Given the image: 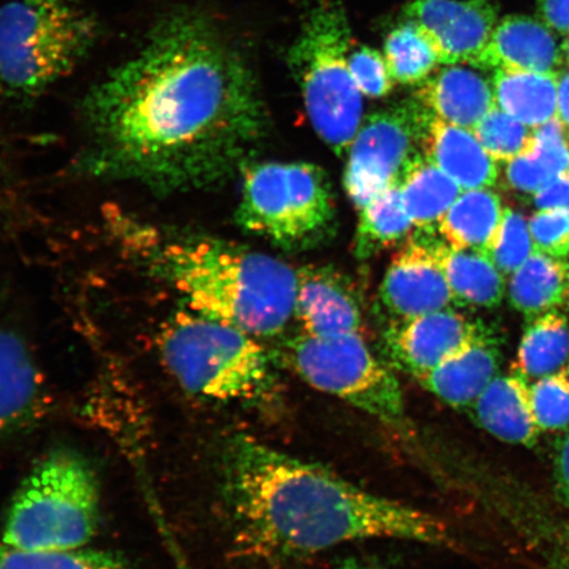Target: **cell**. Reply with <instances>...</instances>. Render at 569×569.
I'll return each instance as SVG.
<instances>
[{"label":"cell","instance_id":"cell-1","mask_svg":"<svg viewBox=\"0 0 569 569\" xmlns=\"http://www.w3.org/2000/svg\"><path fill=\"white\" fill-rule=\"evenodd\" d=\"M88 169L159 191L223 180L266 130L243 57L203 12L167 13L84 97Z\"/></svg>","mask_w":569,"mask_h":569},{"label":"cell","instance_id":"cell-2","mask_svg":"<svg viewBox=\"0 0 569 569\" xmlns=\"http://www.w3.org/2000/svg\"><path fill=\"white\" fill-rule=\"evenodd\" d=\"M222 498L234 547L243 557L283 563L368 539L448 542L440 519L356 487L238 433L222 455Z\"/></svg>","mask_w":569,"mask_h":569},{"label":"cell","instance_id":"cell-3","mask_svg":"<svg viewBox=\"0 0 569 569\" xmlns=\"http://www.w3.org/2000/svg\"><path fill=\"white\" fill-rule=\"evenodd\" d=\"M106 222L127 258L176 291L190 311L256 339L280 336L295 318L297 270L287 262L120 210L107 211Z\"/></svg>","mask_w":569,"mask_h":569},{"label":"cell","instance_id":"cell-4","mask_svg":"<svg viewBox=\"0 0 569 569\" xmlns=\"http://www.w3.org/2000/svg\"><path fill=\"white\" fill-rule=\"evenodd\" d=\"M169 372L190 395L219 402L256 403L276 390L273 360L259 339L184 309L160 341Z\"/></svg>","mask_w":569,"mask_h":569},{"label":"cell","instance_id":"cell-5","mask_svg":"<svg viewBox=\"0 0 569 569\" xmlns=\"http://www.w3.org/2000/svg\"><path fill=\"white\" fill-rule=\"evenodd\" d=\"M101 34L76 0H9L0 6V84L33 97L73 71Z\"/></svg>","mask_w":569,"mask_h":569},{"label":"cell","instance_id":"cell-6","mask_svg":"<svg viewBox=\"0 0 569 569\" xmlns=\"http://www.w3.org/2000/svg\"><path fill=\"white\" fill-rule=\"evenodd\" d=\"M352 31L341 0H318L290 47L288 63L318 137L343 158L362 123V94L348 68Z\"/></svg>","mask_w":569,"mask_h":569},{"label":"cell","instance_id":"cell-7","mask_svg":"<svg viewBox=\"0 0 569 569\" xmlns=\"http://www.w3.org/2000/svg\"><path fill=\"white\" fill-rule=\"evenodd\" d=\"M99 498L89 462L71 450L53 451L13 497L2 543L30 551L82 549L96 536Z\"/></svg>","mask_w":569,"mask_h":569},{"label":"cell","instance_id":"cell-8","mask_svg":"<svg viewBox=\"0 0 569 569\" xmlns=\"http://www.w3.org/2000/svg\"><path fill=\"white\" fill-rule=\"evenodd\" d=\"M234 219L247 232L284 249L319 243L336 222L329 177L310 162H251Z\"/></svg>","mask_w":569,"mask_h":569},{"label":"cell","instance_id":"cell-9","mask_svg":"<svg viewBox=\"0 0 569 569\" xmlns=\"http://www.w3.org/2000/svg\"><path fill=\"white\" fill-rule=\"evenodd\" d=\"M280 356L310 387L393 429L408 430L400 382L369 350L360 332L325 338L301 332L283 341Z\"/></svg>","mask_w":569,"mask_h":569},{"label":"cell","instance_id":"cell-10","mask_svg":"<svg viewBox=\"0 0 569 569\" xmlns=\"http://www.w3.org/2000/svg\"><path fill=\"white\" fill-rule=\"evenodd\" d=\"M431 112L409 99L362 119L348 149L345 189L356 209L395 184L423 153V138Z\"/></svg>","mask_w":569,"mask_h":569},{"label":"cell","instance_id":"cell-11","mask_svg":"<svg viewBox=\"0 0 569 569\" xmlns=\"http://www.w3.org/2000/svg\"><path fill=\"white\" fill-rule=\"evenodd\" d=\"M486 333V327L450 308L391 322L383 341L390 360L419 381Z\"/></svg>","mask_w":569,"mask_h":569},{"label":"cell","instance_id":"cell-12","mask_svg":"<svg viewBox=\"0 0 569 569\" xmlns=\"http://www.w3.org/2000/svg\"><path fill=\"white\" fill-rule=\"evenodd\" d=\"M403 13L429 34L445 66L472 67L498 23V7L489 0H417Z\"/></svg>","mask_w":569,"mask_h":569},{"label":"cell","instance_id":"cell-13","mask_svg":"<svg viewBox=\"0 0 569 569\" xmlns=\"http://www.w3.org/2000/svg\"><path fill=\"white\" fill-rule=\"evenodd\" d=\"M379 298L383 310L393 318L391 322H403L455 305L443 270L421 233H412L391 259Z\"/></svg>","mask_w":569,"mask_h":569},{"label":"cell","instance_id":"cell-14","mask_svg":"<svg viewBox=\"0 0 569 569\" xmlns=\"http://www.w3.org/2000/svg\"><path fill=\"white\" fill-rule=\"evenodd\" d=\"M295 318L303 333L337 337L362 330L358 293L347 277L330 267L297 270Z\"/></svg>","mask_w":569,"mask_h":569},{"label":"cell","instance_id":"cell-15","mask_svg":"<svg viewBox=\"0 0 569 569\" xmlns=\"http://www.w3.org/2000/svg\"><path fill=\"white\" fill-rule=\"evenodd\" d=\"M563 61L557 36L549 26L532 17L509 16L498 21L472 67L559 73Z\"/></svg>","mask_w":569,"mask_h":569},{"label":"cell","instance_id":"cell-16","mask_svg":"<svg viewBox=\"0 0 569 569\" xmlns=\"http://www.w3.org/2000/svg\"><path fill=\"white\" fill-rule=\"evenodd\" d=\"M423 154L462 190L492 188L500 177L497 161L472 130L431 113L423 138Z\"/></svg>","mask_w":569,"mask_h":569},{"label":"cell","instance_id":"cell-17","mask_svg":"<svg viewBox=\"0 0 569 569\" xmlns=\"http://www.w3.org/2000/svg\"><path fill=\"white\" fill-rule=\"evenodd\" d=\"M415 98L437 118L472 131L496 106L492 82L461 66H447L427 78Z\"/></svg>","mask_w":569,"mask_h":569},{"label":"cell","instance_id":"cell-18","mask_svg":"<svg viewBox=\"0 0 569 569\" xmlns=\"http://www.w3.org/2000/svg\"><path fill=\"white\" fill-rule=\"evenodd\" d=\"M46 403L44 382L23 340L0 330V436L33 421Z\"/></svg>","mask_w":569,"mask_h":569},{"label":"cell","instance_id":"cell-19","mask_svg":"<svg viewBox=\"0 0 569 569\" xmlns=\"http://www.w3.org/2000/svg\"><path fill=\"white\" fill-rule=\"evenodd\" d=\"M421 233L442 268L455 305L460 308L495 309L503 300L505 276L486 254L455 248L436 233Z\"/></svg>","mask_w":569,"mask_h":569},{"label":"cell","instance_id":"cell-20","mask_svg":"<svg viewBox=\"0 0 569 569\" xmlns=\"http://www.w3.org/2000/svg\"><path fill=\"white\" fill-rule=\"evenodd\" d=\"M500 359V352L487 332L432 369L419 382L450 407H472L496 379Z\"/></svg>","mask_w":569,"mask_h":569},{"label":"cell","instance_id":"cell-21","mask_svg":"<svg viewBox=\"0 0 569 569\" xmlns=\"http://www.w3.org/2000/svg\"><path fill=\"white\" fill-rule=\"evenodd\" d=\"M472 407L482 429L505 443L532 446L542 432L533 417L528 379L516 371L497 376Z\"/></svg>","mask_w":569,"mask_h":569},{"label":"cell","instance_id":"cell-22","mask_svg":"<svg viewBox=\"0 0 569 569\" xmlns=\"http://www.w3.org/2000/svg\"><path fill=\"white\" fill-rule=\"evenodd\" d=\"M505 208L500 196L483 189L462 190L438 227L446 243L486 254L496 244Z\"/></svg>","mask_w":569,"mask_h":569},{"label":"cell","instance_id":"cell-23","mask_svg":"<svg viewBox=\"0 0 569 569\" xmlns=\"http://www.w3.org/2000/svg\"><path fill=\"white\" fill-rule=\"evenodd\" d=\"M558 74L496 69L495 103L526 126H542L558 117Z\"/></svg>","mask_w":569,"mask_h":569},{"label":"cell","instance_id":"cell-24","mask_svg":"<svg viewBox=\"0 0 569 569\" xmlns=\"http://www.w3.org/2000/svg\"><path fill=\"white\" fill-rule=\"evenodd\" d=\"M509 301L529 319L557 310L569 300V262L533 251L509 282Z\"/></svg>","mask_w":569,"mask_h":569},{"label":"cell","instance_id":"cell-25","mask_svg":"<svg viewBox=\"0 0 569 569\" xmlns=\"http://www.w3.org/2000/svg\"><path fill=\"white\" fill-rule=\"evenodd\" d=\"M405 209L417 232L437 233L462 189L422 153L412 161L400 184Z\"/></svg>","mask_w":569,"mask_h":569},{"label":"cell","instance_id":"cell-26","mask_svg":"<svg viewBox=\"0 0 569 569\" xmlns=\"http://www.w3.org/2000/svg\"><path fill=\"white\" fill-rule=\"evenodd\" d=\"M416 231L405 209L400 184L377 194L359 210L353 241L356 258L366 260L387 249L407 243Z\"/></svg>","mask_w":569,"mask_h":569},{"label":"cell","instance_id":"cell-27","mask_svg":"<svg viewBox=\"0 0 569 569\" xmlns=\"http://www.w3.org/2000/svg\"><path fill=\"white\" fill-rule=\"evenodd\" d=\"M569 360V318L558 310L530 319L518 347L513 371L540 379L565 369Z\"/></svg>","mask_w":569,"mask_h":569},{"label":"cell","instance_id":"cell-28","mask_svg":"<svg viewBox=\"0 0 569 569\" xmlns=\"http://www.w3.org/2000/svg\"><path fill=\"white\" fill-rule=\"evenodd\" d=\"M383 57L393 81L402 84H421L440 63L429 34L409 19L387 36Z\"/></svg>","mask_w":569,"mask_h":569},{"label":"cell","instance_id":"cell-29","mask_svg":"<svg viewBox=\"0 0 569 569\" xmlns=\"http://www.w3.org/2000/svg\"><path fill=\"white\" fill-rule=\"evenodd\" d=\"M473 132L497 162L507 163L536 151L533 128L519 122L497 106L480 120Z\"/></svg>","mask_w":569,"mask_h":569},{"label":"cell","instance_id":"cell-30","mask_svg":"<svg viewBox=\"0 0 569 569\" xmlns=\"http://www.w3.org/2000/svg\"><path fill=\"white\" fill-rule=\"evenodd\" d=\"M0 569H130L111 553L88 550L30 551L0 542Z\"/></svg>","mask_w":569,"mask_h":569},{"label":"cell","instance_id":"cell-31","mask_svg":"<svg viewBox=\"0 0 569 569\" xmlns=\"http://www.w3.org/2000/svg\"><path fill=\"white\" fill-rule=\"evenodd\" d=\"M530 397L540 431L563 430L569 426V373L566 368L532 382Z\"/></svg>","mask_w":569,"mask_h":569},{"label":"cell","instance_id":"cell-32","mask_svg":"<svg viewBox=\"0 0 569 569\" xmlns=\"http://www.w3.org/2000/svg\"><path fill=\"white\" fill-rule=\"evenodd\" d=\"M533 252L529 220L522 212L505 208L500 233L489 259L503 276H511Z\"/></svg>","mask_w":569,"mask_h":569},{"label":"cell","instance_id":"cell-33","mask_svg":"<svg viewBox=\"0 0 569 569\" xmlns=\"http://www.w3.org/2000/svg\"><path fill=\"white\" fill-rule=\"evenodd\" d=\"M348 68L356 87L368 98H383L393 90L386 57L371 47H360L348 56Z\"/></svg>","mask_w":569,"mask_h":569},{"label":"cell","instance_id":"cell-34","mask_svg":"<svg viewBox=\"0 0 569 569\" xmlns=\"http://www.w3.org/2000/svg\"><path fill=\"white\" fill-rule=\"evenodd\" d=\"M533 251L553 259L569 256V210H539L529 219Z\"/></svg>","mask_w":569,"mask_h":569},{"label":"cell","instance_id":"cell-35","mask_svg":"<svg viewBox=\"0 0 569 569\" xmlns=\"http://www.w3.org/2000/svg\"><path fill=\"white\" fill-rule=\"evenodd\" d=\"M536 153L555 176L569 172V130L558 117L533 128Z\"/></svg>","mask_w":569,"mask_h":569},{"label":"cell","instance_id":"cell-36","mask_svg":"<svg viewBox=\"0 0 569 569\" xmlns=\"http://www.w3.org/2000/svg\"><path fill=\"white\" fill-rule=\"evenodd\" d=\"M505 176L510 188L519 193L536 194L549 183L555 174L536 153L525 154L507 162Z\"/></svg>","mask_w":569,"mask_h":569},{"label":"cell","instance_id":"cell-37","mask_svg":"<svg viewBox=\"0 0 569 569\" xmlns=\"http://www.w3.org/2000/svg\"><path fill=\"white\" fill-rule=\"evenodd\" d=\"M538 210H569V172L555 176L538 193L533 194Z\"/></svg>","mask_w":569,"mask_h":569},{"label":"cell","instance_id":"cell-38","mask_svg":"<svg viewBox=\"0 0 569 569\" xmlns=\"http://www.w3.org/2000/svg\"><path fill=\"white\" fill-rule=\"evenodd\" d=\"M537 13L555 33H569V0H537Z\"/></svg>","mask_w":569,"mask_h":569},{"label":"cell","instance_id":"cell-39","mask_svg":"<svg viewBox=\"0 0 569 569\" xmlns=\"http://www.w3.org/2000/svg\"><path fill=\"white\" fill-rule=\"evenodd\" d=\"M558 118L569 130V69L558 74Z\"/></svg>","mask_w":569,"mask_h":569},{"label":"cell","instance_id":"cell-40","mask_svg":"<svg viewBox=\"0 0 569 569\" xmlns=\"http://www.w3.org/2000/svg\"><path fill=\"white\" fill-rule=\"evenodd\" d=\"M557 468L561 488L569 497V432L561 439L557 453Z\"/></svg>","mask_w":569,"mask_h":569},{"label":"cell","instance_id":"cell-41","mask_svg":"<svg viewBox=\"0 0 569 569\" xmlns=\"http://www.w3.org/2000/svg\"><path fill=\"white\" fill-rule=\"evenodd\" d=\"M336 569H365L360 566L359 561L353 559L345 560L343 563H340Z\"/></svg>","mask_w":569,"mask_h":569},{"label":"cell","instance_id":"cell-42","mask_svg":"<svg viewBox=\"0 0 569 569\" xmlns=\"http://www.w3.org/2000/svg\"><path fill=\"white\" fill-rule=\"evenodd\" d=\"M561 54H563V59L568 62L569 66V33L565 36L563 42H561Z\"/></svg>","mask_w":569,"mask_h":569},{"label":"cell","instance_id":"cell-43","mask_svg":"<svg viewBox=\"0 0 569 569\" xmlns=\"http://www.w3.org/2000/svg\"><path fill=\"white\" fill-rule=\"evenodd\" d=\"M567 569H569V566H568V568H567Z\"/></svg>","mask_w":569,"mask_h":569},{"label":"cell","instance_id":"cell-44","mask_svg":"<svg viewBox=\"0 0 569 569\" xmlns=\"http://www.w3.org/2000/svg\"><path fill=\"white\" fill-rule=\"evenodd\" d=\"M568 303H569V300H568Z\"/></svg>","mask_w":569,"mask_h":569}]
</instances>
